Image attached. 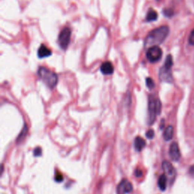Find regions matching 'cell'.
Returning <instances> with one entry per match:
<instances>
[{
	"mask_svg": "<svg viewBox=\"0 0 194 194\" xmlns=\"http://www.w3.org/2000/svg\"><path fill=\"white\" fill-rule=\"evenodd\" d=\"M169 33V28L168 26H161L154 29L149 34L146 36L145 39V46H153L162 43Z\"/></svg>",
	"mask_w": 194,
	"mask_h": 194,
	"instance_id": "6da1fadb",
	"label": "cell"
},
{
	"mask_svg": "<svg viewBox=\"0 0 194 194\" xmlns=\"http://www.w3.org/2000/svg\"><path fill=\"white\" fill-rule=\"evenodd\" d=\"M38 75L43 83L50 89H53L58 83V76L55 72L45 67H40L38 70Z\"/></svg>",
	"mask_w": 194,
	"mask_h": 194,
	"instance_id": "7a4b0ae2",
	"label": "cell"
},
{
	"mask_svg": "<svg viewBox=\"0 0 194 194\" xmlns=\"http://www.w3.org/2000/svg\"><path fill=\"white\" fill-rule=\"evenodd\" d=\"M161 104L159 99H156L154 96H150L149 99V118H148V124L149 125H152L156 121V116L159 115L161 112Z\"/></svg>",
	"mask_w": 194,
	"mask_h": 194,
	"instance_id": "3957f363",
	"label": "cell"
},
{
	"mask_svg": "<svg viewBox=\"0 0 194 194\" xmlns=\"http://www.w3.org/2000/svg\"><path fill=\"white\" fill-rule=\"evenodd\" d=\"M71 30L69 28H64L59 33V38H58V42H59V46L63 50H65L68 47L70 41H71Z\"/></svg>",
	"mask_w": 194,
	"mask_h": 194,
	"instance_id": "277c9868",
	"label": "cell"
},
{
	"mask_svg": "<svg viewBox=\"0 0 194 194\" xmlns=\"http://www.w3.org/2000/svg\"><path fill=\"white\" fill-rule=\"evenodd\" d=\"M162 56V50L159 46H153L149 47L146 52V58L150 62H157Z\"/></svg>",
	"mask_w": 194,
	"mask_h": 194,
	"instance_id": "5b68a950",
	"label": "cell"
},
{
	"mask_svg": "<svg viewBox=\"0 0 194 194\" xmlns=\"http://www.w3.org/2000/svg\"><path fill=\"white\" fill-rule=\"evenodd\" d=\"M162 169L167 178L170 180V183L172 184V183L174 181L175 177H176V171H175L174 168L169 161H164L162 162Z\"/></svg>",
	"mask_w": 194,
	"mask_h": 194,
	"instance_id": "8992f818",
	"label": "cell"
},
{
	"mask_svg": "<svg viewBox=\"0 0 194 194\" xmlns=\"http://www.w3.org/2000/svg\"><path fill=\"white\" fill-rule=\"evenodd\" d=\"M133 190L132 183L127 179H123L118 186V194H126Z\"/></svg>",
	"mask_w": 194,
	"mask_h": 194,
	"instance_id": "52a82bcc",
	"label": "cell"
},
{
	"mask_svg": "<svg viewBox=\"0 0 194 194\" xmlns=\"http://www.w3.org/2000/svg\"><path fill=\"white\" fill-rule=\"evenodd\" d=\"M169 156L174 161H178L180 159V152L179 146L175 142L172 143L169 148Z\"/></svg>",
	"mask_w": 194,
	"mask_h": 194,
	"instance_id": "ba28073f",
	"label": "cell"
},
{
	"mask_svg": "<svg viewBox=\"0 0 194 194\" xmlns=\"http://www.w3.org/2000/svg\"><path fill=\"white\" fill-rule=\"evenodd\" d=\"M171 68H168L165 67L164 65L160 69L159 78L161 81H165V82L168 83L172 82V76H171Z\"/></svg>",
	"mask_w": 194,
	"mask_h": 194,
	"instance_id": "9c48e42d",
	"label": "cell"
},
{
	"mask_svg": "<svg viewBox=\"0 0 194 194\" xmlns=\"http://www.w3.org/2000/svg\"><path fill=\"white\" fill-rule=\"evenodd\" d=\"M100 71L105 75H110L112 74L114 72V67L113 64L110 62H105L103 63L100 67Z\"/></svg>",
	"mask_w": 194,
	"mask_h": 194,
	"instance_id": "30bf717a",
	"label": "cell"
},
{
	"mask_svg": "<svg viewBox=\"0 0 194 194\" xmlns=\"http://www.w3.org/2000/svg\"><path fill=\"white\" fill-rule=\"evenodd\" d=\"M51 55H52V51L46 46L43 45V44L40 46V48L38 49V51H37V55L40 59L49 57Z\"/></svg>",
	"mask_w": 194,
	"mask_h": 194,
	"instance_id": "8fae6325",
	"label": "cell"
},
{
	"mask_svg": "<svg viewBox=\"0 0 194 194\" xmlns=\"http://www.w3.org/2000/svg\"><path fill=\"white\" fill-rule=\"evenodd\" d=\"M146 146V141L144 140L143 138L140 137H136L134 139V147H135L136 150L139 151L142 150L144 147Z\"/></svg>",
	"mask_w": 194,
	"mask_h": 194,
	"instance_id": "7c38bea8",
	"label": "cell"
},
{
	"mask_svg": "<svg viewBox=\"0 0 194 194\" xmlns=\"http://www.w3.org/2000/svg\"><path fill=\"white\" fill-rule=\"evenodd\" d=\"M167 180H168V178L165 174L160 175L159 180H158V185H159L160 190H162V191H165L166 190Z\"/></svg>",
	"mask_w": 194,
	"mask_h": 194,
	"instance_id": "4fadbf2b",
	"label": "cell"
},
{
	"mask_svg": "<svg viewBox=\"0 0 194 194\" xmlns=\"http://www.w3.org/2000/svg\"><path fill=\"white\" fill-rule=\"evenodd\" d=\"M173 130H174V129H173L172 126L169 125L166 127L165 130H164V133H163V137H164L165 140L169 141L172 139Z\"/></svg>",
	"mask_w": 194,
	"mask_h": 194,
	"instance_id": "5bb4252c",
	"label": "cell"
},
{
	"mask_svg": "<svg viewBox=\"0 0 194 194\" xmlns=\"http://www.w3.org/2000/svg\"><path fill=\"white\" fill-rule=\"evenodd\" d=\"M158 18V14L154 9L151 8V9L149 10L148 11L147 15H146V20L147 22H151V21H156Z\"/></svg>",
	"mask_w": 194,
	"mask_h": 194,
	"instance_id": "9a60e30c",
	"label": "cell"
},
{
	"mask_svg": "<svg viewBox=\"0 0 194 194\" xmlns=\"http://www.w3.org/2000/svg\"><path fill=\"white\" fill-rule=\"evenodd\" d=\"M27 133H28V127H27V125H25L24 126V128L23 130H22V131L21 132V134H19V136H18V139H17V142H21V140H23L24 138L25 137V136H26Z\"/></svg>",
	"mask_w": 194,
	"mask_h": 194,
	"instance_id": "2e32d148",
	"label": "cell"
},
{
	"mask_svg": "<svg viewBox=\"0 0 194 194\" xmlns=\"http://www.w3.org/2000/svg\"><path fill=\"white\" fill-rule=\"evenodd\" d=\"M146 84L149 89H152L155 87V83L153 80L150 77H147L146 79Z\"/></svg>",
	"mask_w": 194,
	"mask_h": 194,
	"instance_id": "e0dca14e",
	"label": "cell"
},
{
	"mask_svg": "<svg viewBox=\"0 0 194 194\" xmlns=\"http://www.w3.org/2000/svg\"><path fill=\"white\" fill-rule=\"evenodd\" d=\"M163 14L165 15L166 17H171L174 15V11L172 9H170V8H166V9L163 10Z\"/></svg>",
	"mask_w": 194,
	"mask_h": 194,
	"instance_id": "ac0fdd59",
	"label": "cell"
},
{
	"mask_svg": "<svg viewBox=\"0 0 194 194\" xmlns=\"http://www.w3.org/2000/svg\"><path fill=\"white\" fill-rule=\"evenodd\" d=\"M189 42H190V45L194 46V29L192 30V32L190 34V37H189Z\"/></svg>",
	"mask_w": 194,
	"mask_h": 194,
	"instance_id": "d6986e66",
	"label": "cell"
},
{
	"mask_svg": "<svg viewBox=\"0 0 194 194\" xmlns=\"http://www.w3.org/2000/svg\"><path fill=\"white\" fill-rule=\"evenodd\" d=\"M146 137H147L148 139H152L153 137H154V136H155L154 130H149L147 132H146Z\"/></svg>",
	"mask_w": 194,
	"mask_h": 194,
	"instance_id": "ffe728a7",
	"label": "cell"
},
{
	"mask_svg": "<svg viewBox=\"0 0 194 194\" xmlns=\"http://www.w3.org/2000/svg\"><path fill=\"white\" fill-rule=\"evenodd\" d=\"M42 154V149L40 147H37L36 148V149H34V151H33V155H34V156H40Z\"/></svg>",
	"mask_w": 194,
	"mask_h": 194,
	"instance_id": "44dd1931",
	"label": "cell"
},
{
	"mask_svg": "<svg viewBox=\"0 0 194 194\" xmlns=\"http://www.w3.org/2000/svg\"><path fill=\"white\" fill-rule=\"evenodd\" d=\"M55 180L57 182H62L63 180V176H62V174L59 173V172L56 173L55 177Z\"/></svg>",
	"mask_w": 194,
	"mask_h": 194,
	"instance_id": "7402d4cb",
	"label": "cell"
},
{
	"mask_svg": "<svg viewBox=\"0 0 194 194\" xmlns=\"http://www.w3.org/2000/svg\"><path fill=\"white\" fill-rule=\"evenodd\" d=\"M134 174H135V176L137 177V178H141V177L143 176V171L139 169V168H137V169H136L135 171H134Z\"/></svg>",
	"mask_w": 194,
	"mask_h": 194,
	"instance_id": "603a6c76",
	"label": "cell"
},
{
	"mask_svg": "<svg viewBox=\"0 0 194 194\" xmlns=\"http://www.w3.org/2000/svg\"><path fill=\"white\" fill-rule=\"evenodd\" d=\"M189 173H190V174L191 175L192 177H193L194 178V165H193L190 166V169H189Z\"/></svg>",
	"mask_w": 194,
	"mask_h": 194,
	"instance_id": "cb8c5ba5",
	"label": "cell"
}]
</instances>
